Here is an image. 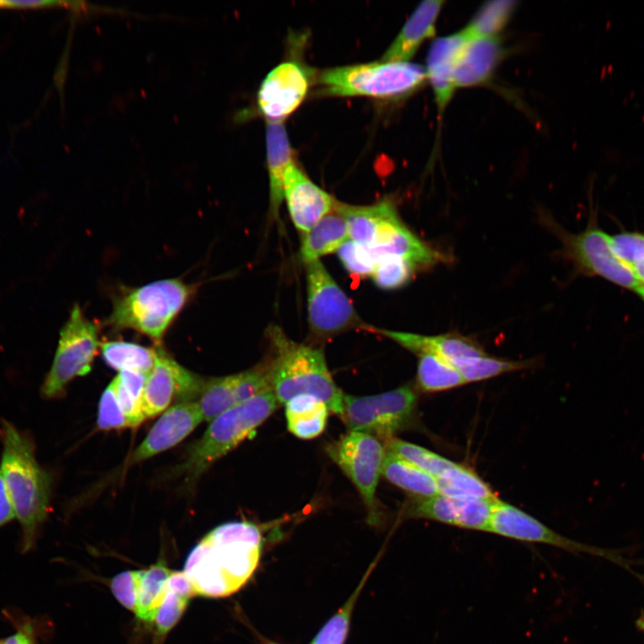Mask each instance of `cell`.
<instances>
[{"label": "cell", "mask_w": 644, "mask_h": 644, "mask_svg": "<svg viewBox=\"0 0 644 644\" xmlns=\"http://www.w3.org/2000/svg\"><path fill=\"white\" fill-rule=\"evenodd\" d=\"M262 533L250 521H231L210 530L188 555L183 572L195 595L225 597L251 578L261 556Z\"/></svg>", "instance_id": "obj_1"}, {"label": "cell", "mask_w": 644, "mask_h": 644, "mask_svg": "<svg viewBox=\"0 0 644 644\" xmlns=\"http://www.w3.org/2000/svg\"><path fill=\"white\" fill-rule=\"evenodd\" d=\"M0 476L21 530V550L29 552L49 511L52 478L38 462L33 439L13 423L0 424Z\"/></svg>", "instance_id": "obj_2"}, {"label": "cell", "mask_w": 644, "mask_h": 644, "mask_svg": "<svg viewBox=\"0 0 644 644\" xmlns=\"http://www.w3.org/2000/svg\"><path fill=\"white\" fill-rule=\"evenodd\" d=\"M267 336L274 351L268 374L278 402L284 404L295 396L310 394L341 416L344 394L335 383L323 352L292 341L275 325L267 329Z\"/></svg>", "instance_id": "obj_3"}, {"label": "cell", "mask_w": 644, "mask_h": 644, "mask_svg": "<svg viewBox=\"0 0 644 644\" xmlns=\"http://www.w3.org/2000/svg\"><path fill=\"white\" fill-rule=\"evenodd\" d=\"M194 292V285L180 279L149 283L117 297L106 322L159 342Z\"/></svg>", "instance_id": "obj_4"}, {"label": "cell", "mask_w": 644, "mask_h": 644, "mask_svg": "<svg viewBox=\"0 0 644 644\" xmlns=\"http://www.w3.org/2000/svg\"><path fill=\"white\" fill-rule=\"evenodd\" d=\"M426 80V70L419 64L379 60L326 69L318 83L321 92L329 96L398 99L417 90Z\"/></svg>", "instance_id": "obj_5"}, {"label": "cell", "mask_w": 644, "mask_h": 644, "mask_svg": "<svg viewBox=\"0 0 644 644\" xmlns=\"http://www.w3.org/2000/svg\"><path fill=\"white\" fill-rule=\"evenodd\" d=\"M272 391L239 402L209 422L202 436L192 445L182 465V472L195 479L218 459L234 449L276 409Z\"/></svg>", "instance_id": "obj_6"}, {"label": "cell", "mask_w": 644, "mask_h": 644, "mask_svg": "<svg viewBox=\"0 0 644 644\" xmlns=\"http://www.w3.org/2000/svg\"><path fill=\"white\" fill-rule=\"evenodd\" d=\"M546 224L562 242V255L580 275L600 277L623 289L638 294L642 288L630 269L615 256L611 239L597 221V212L592 209L585 229L572 233L555 221Z\"/></svg>", "instance_id": "obj_7"}, {"label": "cell", "mask_w": 644, "mask_h": 644, "mask_svg": "<svg viewBox=\"0 0 644 644\" xmlns=\"http://www.w3.org/2000/svg\"><path fill=\"white\" fill-rule=\"evenodd\" d=\"M98 347L97 326L75 305L60 331L53 362L40 387L41 396L46 400L63 396L72 379L90 371Z\"/></svg>", "instance_id": "obj_8"}, {"label": "cell", "mask_w": 644, "mask_h": 644, "mask_svg": "<svg viewBox=\"0 0 644 644\" xmlns=\"http://www.w3.org/2000/svg\"><path fill=\"white\" fill-rule=\"evenodd\" d=\"M417 402L410 386L375 395H344L341 416L350 431L388 440L411 420Z\"/></svg>", "instance_id": "obj_9"}, {"label": "cell", "mask_w": 644, "mask_h": 644, "mask_svg": "<svg viewBox=\"0 0 644 644\" xmlns=\"http://www.w3.org/2000/svg\"><path fill=\"white\" fill-rule=\"evenodd\" d=\"M308 322L318 336H332L352 328L370 330L320 260L306 264Z\"/></svg>", "instance_id": "obj_10"}, {"label": "cell", "mask_w": 644, "mask_h": 644, "mask_svg": "<svg viewBox=\"0 0 644 644\" xmlns=\"http://www.w3.org/2000/svg\"><path fill=\"white\" fill-rule=\"evenodd\" d=\"M327 452L358 489L367 509L368 521L377 523L376 493L386 453L382 443L373 436L350 431L329 445Z\"/></svg>", "instance_id": "obj_11"}, {"label": "cell", "mask_w": 644, "mask_h": 644, "mask_svg": "<svg viewBox=\"0 0 644 644\" xmlns=\"http://www.w3.org/2000/svg\"><path fill=\"white\" fill-rule=\"evenodd\" d=\"M206 380L189 371L163 350H157L155 364L147 376L142 410L146 417H154L167 410L174 399L195 401Z\"/></svg>", "instance_id": "obj_12"}, {"label": "cell", "mask_w": 644, "mask_h": 644, "mask_svg": "<svg viewBox=\"0 0 644 644\" xmlns=\"http://www.w3.org/2000/svg\"><path fill=\"white\" fill-rule=\"evenodd\" d=\"M487 532L519 541L546 544L573 553L609 555L608 551L564 537L530 514L498 499L494 505Z\"/></svg>", "instance_id": "obj_13"}, {"label": "cell", "mask_w": 644, "mask_h": 644, "mask_svg": "<svg viewBox=\"0 0 644 644\" xmlns=\"http://www.w3.org/2000/svg\"><path fill=\"white\" fill-rule=\"evenodd\" d=\"M309 87L308 70L295 61H284L273 68L258 90V106L267 122L281 123L305 98Z\"/></svg>", "instance_id": "obj_14"}, {"label": "cell", "mask_w": 644, "mask_h": 644, "mask_svg": "<svg viewBox=\"0 0 644 644\" xmlns=\"http://www.w3.org/2000/svg\"><path fill=\"white\" fill-rule=\"evenodd\" d=\"M497 498H456L442 494L417 497L408 508L412 518L431 520L461 529L487 531Z\"/></svg>", "instance_id": "obj_15"}, {"label": "cell", "mask_w": 644, "mask_h": 644, "mask_svg": "<svg viewBox=\"0 0 644 644\" xmlns=\"http://www.w3.org/2000/svg\"><path fill=\"white\" fill-rule=\"evenodd\" d=\"M284 199L292 222L302 234L331 212L336 204V200L313 182L294 161L284 176Z\"/></svg>", "instance_id": "obj_16"}, {"label": "cell", "mask_w": 644, "mask_h": 644, "mask_svg": "<svg viewBox=\"0 0 644 644\" xmlns=\"http://www.w3.org/2000/svg\"><path fill=\"white\" fill-rule=\"evenodd\" d=\"M203 420L197 401L176 402L165 410L130 458L137 463L170 449L182 441Z\"/></svg>", "instance_id": "obj_17"}, {"label": "cell", "mask_w": 644, "mask_h": 644, "mask_svg": "<svg viewBox=\"0 0 644 644\" xmlns=\"http://www.w3.org/2000/svg\"><path fill=\"white\" fill-rule=\"evenodd\" d=\"M468 39L461 31L436 38L428 53L427 79L432 86L439 114L444 112L456 89L454 68Z\"/></svg>", "instance_id": "obj_18"}, {"label": "cell", "mask_w": 644, "mask_h": 644, "mask_svg": "<svg viewBox=\"0 0 644 644\" xmlns=\"http://www.w3.org/2000/svg\"><path fill=\"white\" fill-rule=\"evenodd\" d=\"M374 331L391 339L416 355L429 352L439 355L452 365L453 362L487 354L481 346L471 338L459 334L448 333L438 335H424L416 333L379 329Z\"/></svg>", "instance_id": "obj_19"}, {"label": "cell", "mask_w": 644, "mask_h": 644, "mask_svg": "<svg viewBox=\"0 0 644 644\" xmlns=\"http://www.w3.org/2000/svg\"><path fill=\"white\" fill-rule=\"evenodd\" d=\"M502 55L503 47L498 37L467 40L455 64V87H472L487 82Z\"/></svg>", "instance_id": "obj_20"}, {"label": "cell", "mask_w": 644, "mask_h": 644, "mask_svg": "<svg viewBox=\"0 0 644 644\" xmlns=\"http://www.w3.org/2000/svg\"><path fill=\"white\" fill-rule=\"evenodd\" d=\"M444 4L441 0L421 2L410 15L394 41L382 55V61L409 62L420 45L432 37Z\"/></svg>", "instance_id": "obj_21"}, {"label": "cell", "mask_w": 644, "mask_h": 644, "mask_svg": "<svg viewBox=\"0 0 644 644\" xmlns=\"http://www.w3.org/2000/svg\"><path fill=\"white\" fill-rule=\"evenodd\" d=\"M266 140L269 208L273 216H277L284 200V176L293 161L292 151L287 131L282 123H267Z\"/></svg>", "instance_id": "obj_22"}, {"label": "cell", "mask_w": 644, "mask_h": 644, "mask_svg": "<svg viewBox=\"0 0 644 644\" xmlns=\"http://www.w3.org/2000/svg\"><path fill=\"white\" fill-rule=\"evenodd\" d=\"M349 239L346 220L335 207L303 234L300 250L301 259L305 264L320 260L321 257L336 252Z\"/></svg>", "instance_id": "obj_23"}, {"label": "cell", "mask_w": 644, "mask_h": 644, "mask_svg": "<svg viewBox=\"0 0 644 644\" xmlns=\"http://www.w3.org/2000/svg\"><path fill=\"white\" fill-rule=\"evenodd\" d=\"M285 405V418L289 431L301 439L318 436L325 429L328 408L324 402L310 394H301Z\"/></svg>", "instance_id": "obj_24"}, {"label": "cell", "mask_w": 644, "mask_h": 644, "mask_svg": "<svg viewBox=\"0 0 644 644\" xmlns=\"http://www.w3.org/2000/svg\"><path fill=\"white\" fill-rule=\"evenodd\" d=\"M382 475L392 484L417 497L439 494L436 479L412 462L386 451Z\"/></svg>", "instance_id": "obj_25"}, {"label": "cell", "mask_w": 644, "mask_h": 644, "mask_svg": "<svg viewBox=\"0 0 644 644\" xmlns=\"http://www.w3.org/2000/svg\"><path fill=\"white\" fill-rule=\"evenodd\" d=\"M194 595L184 572L173 571L152 623L159 635H165L174 627L184 613L190 598Z\"/></svg>", "instance_id": "obj_26"}, {"label": "cell", "mask_w": 644, "mask_h": 644, "mask_svg": "<svg viewBox=\"0 0 644 644\" xmlns=\"http://www.w3.org/2000/svg\"><path fill=\"white\" fill-rule=\"evenodd\" d=\"M173 571L164 564L138 570L137 604L135 614L146 623H153L157 609L165 592Z\"/></svg>", "instance_id": "obj_27"}, {"label": "cell", "mask_w": 644, "mask_h": 644, "mask_svg": "<svg viewBox=\"0 0 644 644\" xmlns=\"http://www.w3.org/2000/svg\"><path fill=\"white\" fill-rule=\"evenodd\" d=\"M417 356V385L422 392H441L466 384L459 370L439 355L426 352Z\"/></svg>", "instance_id": "obj_28"}, {"label": "cell", "mask_w": 644, "mask_h": 644, "mask_svg": "<svg viewBox=\"0 0 644 644\" xmlns=\"http://www.w3.org/2000/svg\"><path fill=\"white\" fill-rule=\"evenodd\" d=\"M100 348L106 363L119 372L134 371L148 375L157 354V349L123 341L106 342L100 344Z\"/></svg>", "instance_id": "obj_29"}, {"label": "cell", "mask_w": 644, "mask_h": 644, "mask_svg": "<svg viewBox=\"0 0 644 644\" xmlns=\"http://www.w3.org/2000/svg\"><path fill=\"white\" fill-rule=\"evenodd\" d=\"M516 2L496 0L486 2L474 14L471 21L462 30L470 40L479 38L497 37L513 15Z\"/></svg>", "instance_id": "obj_30"}, {"label": "cell", "mask_w": 644, "mask_h": 644, "mask_svg": "<svg viewBox=\"0 0 644 644\" xmlns=\"http://www.w3.org/2000/svg\"><path fill=\"white\" fill-rule=\"evenodd\" d=\"M439 494L456 498H496L491 487L471 469L457 463L436 479Z\"/></svg>", "instance_id": "obj_31"}, {"label": "cell", "mask_w": 644, "mask_h": 644, "mask_svg": "<svg viewBox=\"0 0 644 644\" xmlns=\"http://www.w3.org/2000/svg\"><path fill=\"white\" fill-rule=\"evenodd\" d=\"M236 384L237 374L205 381L197 401L204 421L210 422L224 411L239 403Z\"/></svg>", "instance_id": "obj_32"}, {"label": "cell", "mask_w": 644, "mask_h": 644, "mask_svg": "<svg viewBox=\"0 0 644 644\" xmlns=\"http://www.w3.org/2000/svg\"><path fill=\"white\" fill-rule=\"evenodd\" d=\"M145 374L120 371L113 379L116 395L131 428L146 419L142 410V394L147 379Z\"/></svg>", "instance_id": "obj_33"}, {"label": "cell", "mask_w": 644, "mask_h": 644, "mask_svg": "<svg viewBox=\"0 0 644 644\" xmlns=\"http://www.w3.org/2000/svg\"><path fill=\"white\" fill-rule=\"evenodd\" d=\"M453 365L459 370L466 383L482 381L504 373L527 369L529 360H507L487 354L457 360Z\"/></svg>", "instance_id": "obj_34"}, {"label": "cell", "mask_w": 644, "mask_h": 644, "mask_svg": "<svg viewBox=\"0 0 644 644\" xmlns=\"http://www.w3.org/2000/svg\"><path fill=\"white\" fill-rule=\"evenodd\" d=\"M386 450L412 462L436 479L457 464L422 446L398 438L388 439Z\"/></svg>", "instance_id": "obj_35"}, {"label": "cell", "mask_w": 644, "mask_h": 644, "mask_svg": "<svg viewBox=\"0 0 644 644\" xmlns=\"http://www.w3.org/2000/svg\"><path fill=\"white\" fill-rule=\"evenodd\" d=\"M376 561L369 567L360 582L342 607L322 626L309 644H344L351 624L352 613L357 598Z\"/></svg>", "instance_id": "obj_36"}, {"label": "cell", "mask_w": 644, "mask_h": 644, "mask_svg": "<svg viewBox=\"0 0 644 644\" xmlns=\"http://www.w3.org/2000/svg\"><path fill=\"white\" fill-rule=\"evenodd\" d=\"M610 239L615 256L644 287V232L623 230Z\"/></svg>", "instance_id": "obj_37"}, {"label": "cell", "mask_w": 644, "mask_h": 644, "mask_svg": "<svg viewBox=\"0 0 644 644\" xmlns=\"http://www.w3.org/2000/svg\"><path fill=\"white\" fill-rule=\"evenodd\" d=\"M418 269L408 260L394 257H381L371 278L381 289L394 290L406 285Z\"/></svg>", "instance_id": "obj_38"}, {"label": "cell", "mask_w": 644, "mask_h": 644, "mask_svg": "<svg viewBox=\"0 0 644 644\" xmlns=\"http://www.w3.org/2000/svg\"><path fill=\"white\" fill-rule=\"evenodd\" d=\"M336 252L345 270L359 277L371 276L379 260L369 249L350 239Z\"/></svg>", "instance_id": "obj_39"}, {"label": "cell", "mask_w": 644, "mask_h": 644, "mask_svg": "<svg viewBox=\"0 0 644 644\" xmlns=\"http://www.w3.org/2000/svg\"><path fill=\"white\" fill-rule=\"evenodd\" d=\"M97 427L104 430L131 428L118 401L113 381L102 393L99 400Z\"/></svg>", "instance_id": "obj_40"}, {"label": "cell", "mask_w": 644, "mask_h": 644, "mask_svg": "<svg viewBox=\"0 0 644 644\" xmlns=\"http://www.w3.org/2000/svg\"><path fill=\"white\" fill-rule=\"evenodd\" d=\"M138 570L116 574L110 582L114 597L125 608L135 613L137 604Z\"/></svg>", "instance_id": "obj_41"}, {"label": "cell", "mask_w": 644, "mask_h": 644, "mask_svg": "<svg viewBox=\"0 0 644 644\" xmlns=\"http://www.w3.org/2000/svg\"><path fill=\"white\" fill-rule=\"evenodd\" d=\"M1 644H38L30 623L21 625L14 633L3 640Z\"/></svg>", "instance_id": "obj_42"}, {"label": "cell", "mask_w": 644, "mask_h": 644, "mask_svg": "<svg viewBox=\"0 0 644 644\" xmlns=\"http://www.w3.org/2000/svg\"><path fill=\"white\" fill-rule=\"evenodd\" d=\"M14 517L13 506L4 484L0 476V528L12 521Z\"/></svg>", "instance_id": "obj_43"}, {"label": "cell", "mask_w": 644, "mask_h": 644, "mask_svg": "<svg viewBox=\"0 0 644 644\" xmlns=\"http://www.w3.org/2000/svg\"><path fill=\"white\" fill-rule=\"evenodd\" d=\"M52 1H0V7L5 8H38L57 4Z\"/></svg>", "instance_id": "obj_44"}, {"label": "cell", "mask_w": 644, "mask_h": 644, "mask_svg": "<svg viewBox=\"0 0 644 644\" xmlns=\"http://www.w3.org/2000/svg\"><path fill=\"white\" fill-rule=\"evenodd\" d=\"M638 626L644 631V617L638 621Z\"/></svg>", "instance_id": "obj_45"}, {"label": "cell", "mask_w": 644, "mask_h": 644, "mask_svg": "<svg viewBox=\"0 0 644 644\" xmlns=\"http://www.w3.org/2000/svg\"><path fill=\"white\" fill-rule=\"evenodd\" d=\"M638 295H639L640 297H643V296H644V287H642V288L640 289V291L638 292Z\"/></svg>", "instance_id": "obj_46"}, {"label": "cell", "mask_w": 644, "mask_h": 644, "mask_svg": "<svg viewBox=\"0 0 644 644\" xmlns=\"http://www.w3.org/2000/svg\"><path fill=\"white\" fill-rule=\"evenodd\" d=\"M640 298H641V299L643 300V301H644V296H643V297H640Z\"/></svg>", "instance_id": "obj_47"}, {"label": "cell", "mask_w": 644, "mask_h": 644, "mask_svg": "<svg viewBox=\"0 0 644 644\" xmlns=\"http://www.w3.org/2000/svg\"><path fill=\"white\" fill-rule=\"evenodd\" d=\"M1 642H2V640H0V644H1Z\"/></svg>", "instance_id": "obj_48"}, {"label": "cell", "mask_w": 644, "mask_h": 644, "mask_svg": "<svg viewBox=\"0 0 644 644\" xmlns=\"http://www.w3.org/2000/svg\"><path fill=\"white\" fill-rule=\"evenodd\" d=\"M273 644H275V643H273Z\"/></svg>", "instance_id": "obj_49"}]
</instances>
